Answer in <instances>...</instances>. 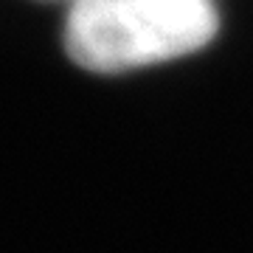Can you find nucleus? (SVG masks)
Listing matches in <instances>:
<instances>
[{
    "label": "nucleus",
    "instance_id": "obj_1",
    "mask_svg": "<svg viewBox=\"0 0 253 253\" xmlns=\"http://www.w3.org/2000/svg\"><path fill=\"white\" fill-rule=\"evenodd\" d=\"M214 34L211 0H73L65 48L87 71L121 73L194 54Z\"/></svg>",
    "mask_w": 253,
    "mask_h": 253
}]
</instances>
